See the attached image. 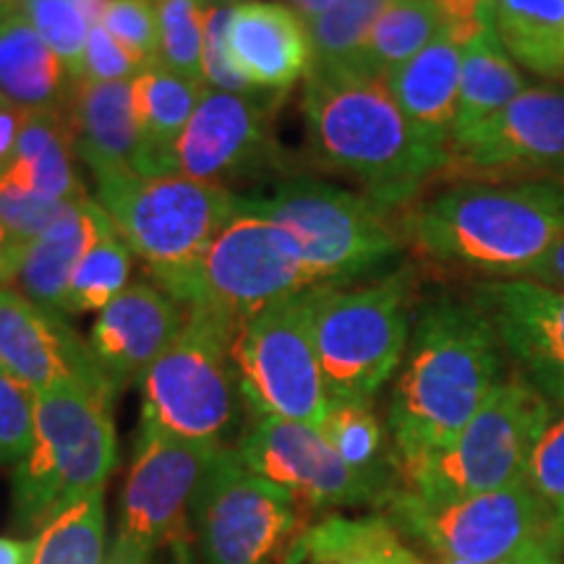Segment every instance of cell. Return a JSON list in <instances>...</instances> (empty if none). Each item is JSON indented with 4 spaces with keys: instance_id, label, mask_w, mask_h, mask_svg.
<instances>
[{
    "instance_id": "40",
    "label": "cell",
    "mask_w": 564,
    "mask_h": 564,
    "mask_svg": "<svg viewBox=\"0 0 564 564\" xmlns=\"http://www.w3.org/2000/svg\"><path fill=\"white\" fill-rule=\"evenodd\" d=\"M523 481L541 499L554 533L564 541V419L552 421L528 460Z\"/></svg>"
},
{
    "instance_id": "27",
    "label": "cell",
    "mask_w": 564,
    "mask_h": 564,
    "mask_svg": "<svg viewBox=\"0 0 564 564\" xmlns=\"http://www.w3.org/2000/svg\"><path fill=\"white\" fill-rule=\"evenodd\" d=\"M204 84L183 79L162 66L144 68L131 82L133 116L144 141L141 175L175 173V147L199 105Z\"/></svg>"
},
{
    "instance_id": "53",
    "label": "cell",
    "mask_w": 564,
    "mask_h": 564,
    "mask_svg": "<svg viewBox=\"0 0 564 564\" xmlns=\"http://www.w3.org/2000/svg\"><path fill=\"white\" fill-rule=\"evenodd\" d=\"M19 3H21V0H0V21L9 19L11 13H17Z\"/></svg>"
},
{
    "instance_id": "16",
    "label": "cell",
    "mask_w": 564,
    "mask_h": 564,
    "mask_svg": "<svg viewBox=\"0 0 564 564\" xmlns=\"http://www.w3.org/2000/svg\"><path fill=\"white\" fill-rule=\"evenodd\" d=\"M564 162V87H525L514 100L449 144L442 178L531 183Z\"/></svg>"
},
{
    "instance_id": "55",
    "label": "cell",
    "mask_w": 564,
    "mask_h": 564,
    "mask_svg": "<svg viewBox=\"0 0 564 564\" xmlns=\"http://www.w3.org/2000/svg\"><path fill=\"white\" fill-rule=\"evenodd\" d=\"M440 564H465V562H440ZM514 564H523V562H514Z\"/></svg>"
},
{
    "instance_id": "11",
    "label": "cell",
    "mask_w": 564,
    "mask_h": 564,
    "mask_svg": "<svg viewBox=\"0 0 564 564\" xmlns=\"http://www.w3.org/2000/svg\"><path fill=\"white\" fill-rule=\"evenodd\" d=\"M312 288L316 285L291 232L238 207L175 301L183 308H204L238 329L264 308Z\"/></svg>"
},
{
    "instance_id": "35",
    "label": "cell",
    "mask_w": 564,
    "mask_h": 564,
    "mask_svg": "<svg viewBox=\"0 0 564 564\" xmlns=\"http://www.w3.org/2000/svg\"><path fill=\"white\" fill-rule=\"evenodd\" d=\"M131 249L116 232L105 236L87 251L68 282L66 316L100 314L131 285Z\"/></svg>"
},
{
    "instance_id": "52",
    "label": "cell",
    "mask_w": 564,
    "mask_h": 564,
    "mask_svg": "<svg viewBox=\"0 0 564 564\" xmlns=\"http://www.w3.org/2000/svg\"><path fill=\"white\" fill-rule=\"evenodd\" d=\"M171 564H196V556L188 544V535L183 531L171 544Z\"/></svg>"
},
{
    "instance_id": "43",
    "label": "cell",
    "mask_w": 564,
    "mask_h": 564,
    "mask_svg": "<svg viewBox=\"0 0 564 564\" xmlns=\"http://www.w3.org/2000/svg\"><path fill=\"white\" fill-rule=\"evenodd\" d=\"M147 66L133 58L118 40H112L100 24L91 26L84 51L82 76L87 82H133Z\"/></svg>"
},
{
    "instance_id": "39",
    "label": "cell",
    "mask_w": 564,
    "mask_h": 564,
    "mask_svg": "<svg viewBox=\"0 0 564 564\" xmlns=\"http://www.w3.org/2000/svg\"><path fill=\"white\" fill-rule=\"evenodd\" d=\"M97 24L121 42L141 66H158L160 24L154 0H105Z\"/></svg>"
},
{
    "instance_id": "30",
    "label": "cell",
    "mask_w": 564,
    "mask_h": 564,
    "mask_svg": "<svg viewBox=\"0 0 564 564\" xmlns=\"http://www.w3.org/2000/svg\"><path fill=\"white\" fill-rule=\"evenodd\" d=\"M306 564H429L387 518L329 514L308 531Z\"/></svg>"
},
{
    "instance_id": "1",
    "label": "cell",
    "mask_w": 564,
    "mask_h": 564,
    "mask_svg": "<svg viewBox=\"0 0 564 564\" xmlns=\"http://www.w3.org/2000/svg\"><path fill=\"white\" fill-rule=\"evenodd\" d=\"M502 340L476 301L436 299L415 316L390 400L394 476L447 447L502 382Z\"/></svg>"
},
{
    "instance_id": "12",
    "label": "cell",
    "mask_w": 564,
    "mask_h": 564,
    "mask_svg": "<svg viewBox=\"0 0 564 564\" xmlns=\"http://www.w3.org/2000/svg\"><path fill=\"white\" fill-rule=\"evenodd\" d=\"M316 288L264 308L232 335L230 364L238 392L253 419L322 429L329 394L314 345Z\"/></svg>"
},
{
    "instance_id": "28",
    "label": "cell",
    "mask_w": 564,
    "mask_h": 564,
    "mask_svg": "<svg viewBox=\"0 0 564 564\" xmlns=\"http://www.w3.org/2000/svg\"><path fill=\"white\" fill-rule=\"evenodd\" d=\"M523 89L525 76L520 74L518 63L505 51L494 24H484L463 47L460 100H457L453 141L497 116Z\"/></svg>"
},
{
    "instance_id": "36",
    "label": "cell",
    "mask_w": 564,
    "mask_h": 564,
    "mask_svg": "<svg viewBox=\"0 0 564 564\" xmlns=\"http://www.w3.org/2000/svg\"><path fill=\"white\" fill-rule=\"evenodd\" d=\"M102 3L105 0H21L17 13L30 21L61 55L74 82H79L89 32L100 21Z\"/></svg>"
},
{
    "instance_id": "32",
    "label": "cell",
    "mask_w": 564,
    "mask_h": 564,
    "mask_svg": "<svg viewBox=\"0 0 564 564\" xmlns=\"http://www.w3.org/2000/svg\"><path fill=\"white\" fill-rule=\"evenodd\" d=\"M322 434L333 444L348 468L369 478L384 494L398 486L392 455L384 453L382 423L371 411V403H350V400H329L324 415Z\"/></svg>"
},
{
    "instance_id": "34",
    "label": "cell",
    "mask_w": 564,
    "mask_h": 564,
    "mask_svg": "<svg viewBox=\"0 0 564 564\" xmlns=\"http://www.w3.org/2000/svg\"><path fill=\"white\" fill-rule=\"evenodd\" d=\"M390 0H335L308 30L314 42V70H361L371 30Z\"/></svg>"
},
{
    "instance_id": "37",
    "label": "cell",
    "mask_w": 564,
    "mask_h": 564,
    "mask_svg": "<svg viewBox=\"0 0 564 564\" xmlns=\"http://www.w3.org/2000/svg\"><path fill=\"white\" fill-rule=\"evenodd\" d=\"M154 9L160 24L158 66L204 84L202 51L207 6L202 0H154Z\"/></svg>"
},
{
    "instance_id": "14",
    "label": "cell",
    "mask_w": 564,
    "mask_h": 564,
    "mask_svg": "<svg viewBox=\"0 0 564 564\" xmlns=\"http://www.w3.org/2000/svg\"><path fill=\"white\" fill-rule=\"evenodd\" d=\"M285 95L204 87L192 121L175 147V173L230 188L285 167L274 116Z\"/></svg>"
},
{
    "instance_id": "54",
    "label": "cell",
    "mask_w": 564,
    "mask_h": 564,
    "mask_svg": "<svg viewBox=\"0 0 564 564\" xmlns=\"http://www.w3.org/2000/svg\"><path fill=\"white\" fill-rule=\"evenodd\" d=\"M204 6H228V3H241V0H202Z\"/></svg>"
},
{
    "instance_id": "49",
    "label": "cell",
    "mask_w": 564,
    "mask_h": 564,
    "mask_svg": "<svg viewBox=\"0 0 564 564\" xmlns=\"http://www.w3.org/2000/svg\"><path fill=\"white\" fill-rule=\"evenodd\" d=\"M531 183H544L549 192L556 196L560 207L564 209V162H560V165H554V167H549V171H544L541 175H535Z\"/></svg>"
},
{
    "instance_id": "45",
    "label": "cell",
    "mask_w": 564,
    "mask_h": 564,
    "mask_svg": "<svg viewBox=\"0 0 564 564\" xmlns=\"http://www.w3.org/2000/svg\"><path fill=\"white\" fill-rule=\"evenodd\" d=\"M26 110L11 102L9 97L0 95V175L11 165L13 154H17L21 129H24Z\"/></svg>"
},
{
    "instance_id": "4",
    "label": "cell",
    "mask_w": 564,
    "mask_h": 564,
    "mask_svg": "<svg viewBox=\"0 0 564 564\" xmlns=\"http://www.w3.org/2000/svg\"><path fill=\"white\" fill-rule=\"evenodd\" d=\"M112 403V394L76 382L37 392V432L13 468L11 514L19 533H40L105 489L118 463Z\"/></svg>"
},
{
    "instance_id": "33",
    "label": "cell",
    "mask_w": 564,
    "mask_h": 564,
    "mask_svg": "<svg viewBox=\"0 0 564 564\" xmlns=\"http://www.w3.org/2000/svg\"><path fill=\"white\" fill-rule=\"evenodd\" d=\"M108 518H105V489L89 494L53 523L34 535L30 564H105L108 562Z\"/></svg>"
},
{
    "instance_id": "20",
    "label": "cell",
    "mask_w": 564,
    "mask_h": 564,
    "mask_svg": "<svg viewBox=\"0 0 564 564\" xmlns=\"http://www.w3.org/2000/svg\"><path fill=\"white\" fill-rule=\"evenodd\" d=\"M186 308L152 282H133L97 314L89 348L118 394L141 382L147 369L181 333Z\"/></svg>"
},
{
    "instance_id": "8",
    "label": "cell",
    "mask_w": 564,
    "mask_h": 564,
    "mask_svg": "<svg viewBox=\"0 0 564 564\" xmlns=\"http://www.w3.org/2000/svg\"><path fill=\"white\" fill-rule=\"evenodd\" d=\"M408 272L366 288L319 285L314 293V345L329 400L371 403L403 364L411 337Z\"/></svg>"
},
{
    "instance_id": "2",
    "label": "cell",
    "mask_w": 564,
    "mask_h": 564,
    "mask_svg": "<svg viewBox=\"0 0 564 564\" xmlns=\"http://www.w3.org/2000/svg\"><path fill=\"white\" fill-rule=\"evenodd\" d=\"M308 141L324 167L350 175L387 212L411 207L423 183L449 162L400 110L382 76L369 70H312L303 84Z\"/></svg>"
},
{
    "instance_id": "25",
    "label": "cell",
    "mask_w": 564,
    "mask_h": 564,
    "mask_svg": "<svg viewBox=\"0 0 564 564\" xmlns=\"http://www.w3.org/2000/svg\"><path fill=\"white\" fill-rule=\"evenodd\" d=\"M74 139L63 110L26 112L11 165L0 175V192L74 204L87 196L74 167Z\"/></svg>"
},
{
    "instance_id": "22",
    "label": "cell",
    "mask_w": 564,
    "mask_h": 564,
    "mask_svg": "<svg viewBox=\"0 0 564 564\" xmlns=\"http://www.w3.org/2000/svg\"><path fill=\"white\" fill-rule=\"evenodd\" d=\"M63 112L74 150L95 178L144 171V141L133 116L131 82L79 79Z\"/></svg>"
},
{
    "instance_id": "46",
    "label": "cell",
    "mask_w": 564,
    "mask_h": 564,
    "mask_svg": "<svg viewBox=\"0 0 564 564\" xmlns=\"http://www.w3.org/2000/svg\"><path fill=\"white\" fill-rule=\"evenodd\" d=\"M520 280H533L539 285L554 288V291H564V232L556 238L552 249H549L539 262L528 267V272Z\"/></svg>"
},
{
    "instance_id": "13",
    "label": "cell",
    "mask_w": 564,
    "mask_h": 564,
    "mask_svg": "<svg viewBox=\"0 0 564 564\" xmlns=\"http://www.w3.org/2000/svg\"><path fill=\"white\" fill-rule=\"evenodd\" d=\"M382 505L390 514L387 520L432 549L440 562L514 564L544 541L564 546L525 481L449 505H423L392 486Z\"/></svg>"
},
{
    "instance_id": "3",
    "label": "cell",
    "mask_w": 564,
    "mask_h": 564,
    "mask_svg": "<svg viewBox=\"0 0 564 564\" xmlns=\"http://www.w3.org/2000/svg\"><path fill=\"white\" fill-rule=\"evenodd\" d=\"M403 241L449 278H523L564 232V209L544 183L465 181L398 217Z\"/></svg>"
},
{
    "instance_id": "10",
    "label": "cell",
    "mask_w": 564,
    "mask_h": 564,
    "mask_svg": "<svg viewBox=\"0 0 564 564\" xmlns=\"http://www.w3.org/2000/svg\"><path fill=\"white\" fill-rule=\"evenodd\" d=\"M236 327L204 308H186L181 333L141 377V426L188 442L223 444L238 421L230 364Z\"/></svg>"
},
{
    "instance_id": "38",
    "label": "cell",
    "mask_w": 564,
    "mask_h": 564,
    "mask_svg": "<svg viewBox=\"0 0 564 564\" xmlns=\"http://www.w3.org/2000/svg\"><path fill=\"white\" fill-rule=\"evenodd\" d=\"M37 432V392L0 366V465H17Z\"/></svg>"
},
{
    "instance_id": "18",
    "label": "cell",
    "mask_w": 564,
    "mask_h": 564,
    "mask_svg": "<svg viewBox=\"0 0 564 564\" xmlns=\"http://www.w3.org/2000/svg\"><path fill=\"white\" fill-rule=\"evenodd\" d=\"M476 303L491 316L520 377L564 408V291L533 280H484Z\"/></svg>"
},
{
    "instance_id": "26",
    "label": "cell",
    "mask_w": 564,
    "mask_h": 564,
    "mask_svg": "<svg viewBox=\"0 0 564 564\" xmlns=\"http://www.w3.org/2000/svg\"><path fill=\"white\" fill-rule=\"evenodd\" d=\"M74 76L21 13L0 21V95L26 112L66 110Z\"/></svg>"
},
{
    "instance_id": "29",
    "label": "cell",
    "mask_w": 564,
    "mask_h": 564,
    "mask_svg": "<svg viewBox=\"0 0 564 564\" xmlns=\"http://www.w3.org/2000/svg\"><path fill=\"white\" fill-rule=\"evenodd\" d=\"M491 24L528 74L564 82V0H497Z\"/></svg>"
},
{
    "instance_id": "51",
    "label": "cell",
    "mask_w": 564,
    "mask_h": 564,
    "mask_svg": "<svg viewBox=\"0 0 564 564\" xmlns=\"http://www.w3.org/2000/svg\"><path fill=\"white\" fill-rule=\"evenodd\" d=\"M562 549L564 546L556 544V541H544V544H539L525 556L523 564H560Z\"/></svg>"
},
{
    "instance_id": "15",
    "label": "cell",
    "mask_w": 564,
    "mask_h": 564,
    "mask_svg": "<svg viewBox=\"0 0 564 564\" xmlns=\"http://www.w3.org/2000/svg\"><path fill=\"white\" fill-rule=\"evenodd\" d=\"M225 444L188 442L141 426L123 489L118 541L154 556L186 531L196 491Z\"/></svg>"
},
{
    "instance_id": "44",
    "label": "cell",
    "mask_w": 564,
    "mask_h": 564,
    "mask_svg": "<svg viewBox=\"0 0 564 564\" xmlns=\"http://www.w3.org/2000/svg\"><path fill=\"white\" fill-rule=\"evenodd\" d=\"M444 26L460 34L468 42L484 24H491L497 0H436Z\"/></svg>"
},
{
    "instance_id": "7",
    "label": "cell",
    "mask_w": 564,
    "mask_h": 564,
    "mask_svg": "<svg viewBox=\"0 0 564 564\" xmlns=\"http://www.w3.org/2000/svg\"><path fill=\"white\" fill-rule=\"evenodd\" d=\"M552 423V403L523 377L502 379L447 447L398 478L423 505H449L507 489L525 478L528 460Z\"/></svg>"
},
{
    "instance_id": "42",
    "label": "cell",
    "mask_w": 564,
    "mask_h": 564,
    "mask_svg": "<svg viewBox=\"0 0 564 564\" xmlns=\"http://www.w3.org/2000/svg\"><path fill=\"white\" fill-rule=\"evenodd\" d=\"M66 202H47L37 196L0 192V223L11 232L13 241L26 249L66 212Z\"/></svg>"
},
{
    "instance_id": "6",
    "label": "cell",
    "mask_w": 564,
    "mask_h": 564,
    "mask_svg": "<svg viewBox=\"0 0 564 564\" xmlns=\"http://www.w3.org/2000/svg\"><path fill=\"white\" fill-rule=\"evenodd\" d=\"M238 207L291 232L314 285L337 288L371 274L405 243L392 212L366 194L308 175L282 178L270 192L238 194Z\"/></svg>"
},
{
    "instance_id": "24",
    "label": "cell",
    "mask_w": 564,
    "mask_h": 564,
    "mask_svg": "<svg viewBox=\"0 0 564 564\" xmlns=\"http://www.w3.org/2000/svg\"><path fill=\"white\" fill-rule=\"evenodd\" d=\"M460 34L444 26L419 55L384 76L400 110L423 139L449 150L460 100L463 74Z\"/></svg>"
},
{
    "instance_id": "19",
    "label": "cell",
    "mask_w": 564,
    "mask_h": 564,
    "mask_svg": "<svg viewBox=\"0 0 564 564\" xmlns=\"http://www.w3.org/2000/svg\"><path fill=\"white\" fill-rule=\"evenodd\" d=\"M0 366L34 392L76 382L118 398L89 340L76 335L68 316L47 312L17 288H0Z\"/></svg>"
},
{
    "instance_id": "9",
    "label": "cell",
    "mask_w": 564,
    "mask_h": 564,
    "mask_svg": "<svg viewBox=\"0 0 564 564\" xmlns=\"http://www.w3.org/2000/svg\"><path fill=\"white\" fill-rule=\"evenodd\" d=\"M312 512L225 447L196 491L192 523L204 564H301Z\"/></svg>"
},
{
    "instance_id": "41",
    "label": "cell",
    "mask_w": 564,
    "mask_h": 564,
    "mask_svg": "<svg viewBox=\"0 0 564 564\" xmlns=\"http://www.w3.org/2000/svg\"><path fill=\"white\" fill-rule=\"evenodd\" d=\"M232 6H207V17H204V51H202V79L204 87L223 89V91H238V95H249L253 89L249 82L243 79L241 70L230 58L228 45V26L232 17Z\"/></svg>"
},
{
    "instance_id": "48",
    "label": "cell",
    "mask_w": 564,
    "mask_h": 564,
    "mask_svg": "<svg viewBox=\"0 0 564 564\" xmlns=\"http://www.w3.org/2000/svg\"><path fill=\"white\" fill-rule=\"evenodd\" d=\"M34 552V539H9L0 535V564H30Z\"/></svg>"
},
{
    "instance_id": "47",
    "label": "cell",
    "mask_w": 564,
    "mask_h": 564,
    "mask_svg": "<svg viewBox=\"0 0 564 564\" xmlns=\"http://www.w3.org/2000/svg\"><path fill=\"white\" fill-rule=\"evenodd\" d=\"M21 253H24V249L13 241L11 232L6 230L3 223H0V288L11 285L13 274H17Z\"/></svg>"
},
{
    "instance_id": "21",
    "label": "cell",
    "mask_w": 564,
    "mask_h": 564,
    "mask_svg": "<svg viewBox=\"0 0 564 564\" xmlns=\"http://www.w3.org/2000/svg\"><path fill=\"white\" fill-rule=\"evenodd\" d=\"M228 45L232 63L253 89L288 95L314 70L308 21L285 3L241 0L232 6Z\"/></svg>"
},
{
    "instance_id": "5",
    "label": "cell",
    "mask_w": 564,
    "mask_h": 564,
    "mask_svg": "<svg viewBox=\"0 0 564 564\" xmlns=\"http://www.w3.org/2000/svg\"><path fill=\"white\" fill-rule=\"evenodd\" d=\"M95 181V202L171 299H178L209 243L238 212V194L230 188L181 173H112Z\"/></svg>"
},
{
    "instance_id": "23",
    "label": "cell",
    "mask_w": 564,
    "mask_h": 564,
    "mask_svg": "<svg viewBox=\"0 0 564 564\" xmlns=\"http://www.w3.org/2000/svg\"><path fill=\"white\" fill-rule=\"evenodd\" d=\"M116 232L105 209L89 196L68 204L66 212L21 253L11 285L21 295L66 316L68 282L87 251L100 238Z\"/></svg>"
},
{
    "instance_id": "31",
    "label": "cell",
    "mask_w": 564,
    "mask_h": 564,
    "mask_svg": "<svg viewBox=\"0 0 564 564\" xmlns=\"http://www.w3.org/2000/svg\"><path fill=\"white\" fill-rule=\"evenodd\" d=\"M444 30L436 0H390L373 24L361 70L384 76L419 55Z\"/></svg>"
},
{
    "instance_id": "56",
    "label": "cell",
    "mask_w": 564,
    "mask_h": 564,
    "mask_svg": "<svg viewBox=\"0 0 564 564\" xmlns=\"http://www.w3.org/2000/svg\"><path fill=\"white\" fill-rule=\"evenodd\" d=\"M147 564H158V562H154V560H150V562H147Z\"/></svg>"
},
{
    "instance_id": "17",
    "label": "cell",
    "mask_w": 564,
    "mask_h": 564,
    "mask_svg": "<svg viewBox=\"0 0 564 564\" xmlns=\"http://www.w3.org/2000/svg\"><path fill=\"white\" fill-rule=\"evenodd\" d=\"M236 455L251 474L278 484L308 510L382 505L387 494L343 463L322 429L308 423L253 419Z\"/></svg>"
},
{
    "instance_id": "50",
    "label": "cell",
    "mask_w": 564,
    "mask_h": 564,
    "mask_svg": "<svg viewBox=\"0 0 564 564\" xmlns=\"http://www.w3.org/2000/svg\"><path fill=\"white\" fill-rule=\"evenodd\" d=\"M285 6H291L299 17H303L308 24H312V21L316 17H322L329 6H335V0H285Z\"/></svg>"
}]
</instances>
